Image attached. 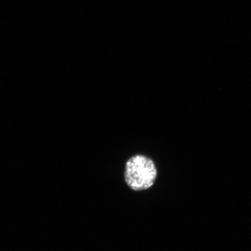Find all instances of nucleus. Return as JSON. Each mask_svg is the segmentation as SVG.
<instances>
[{
    "label": "nucleus",
    "mask_w": 251,
    "mask_h": 251,
    "mask_svg": "<svg viewBox=\"0 0 251 251\" xmlns=\"http://www.w3.org/2000/svg\"><path fill=\"white\" fill-rule=\"evenodd\" d=\"M158 176V170L152 158L146 155H133L126 162L124 177L126 184L134 191L152 187Z\"/></svg>",
    "instance_id": "f257e3e1"
}]
</instances>
